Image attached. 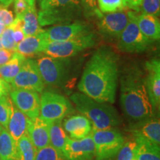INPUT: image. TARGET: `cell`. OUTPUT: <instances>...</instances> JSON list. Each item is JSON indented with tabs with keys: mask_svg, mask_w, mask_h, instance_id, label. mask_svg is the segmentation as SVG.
<instances>
[{
	"mask_svg": "<svg viewBox=\"0 0 160 160\" xmlns=\"http://www.w3.org/2000/svg\"><path fill=\"white\" fill-rule=\"evenodd\" d=\"M119 77V57L109 47L102 46L86 64L78 89L99 102L113 104Z\"/></svg>",
	"mask_w": 160,
	"mask_h": 160,
	"instance_id": "cell-1",
	"label": "cell"
},
{
	"mask_svg": "<svg viewBox=\"0 0 160 160\" xmlns=\"http://www.w3.org/2000/svg\"><path fill=\"white\" fill-rule=\"evenodd\" d=\"M145 76L137 65L125 67L120 76V105L132 122L155 115L146 90Z\"/></svg>",
	"mask_w": 160,
	"mask_h": 160,
	"instance_id": "cell-2",
	"label": "cell"
},
{
	"mask_svg": "<svg viewBox=\"0 0 160 160\" xmlns=\"http://www.w3.org/2000/svg\"><path fill=\"white\" fill-rule=\"evenodd\" d=\"M71 100L77 111L91 121L93 129L113 128L122 123L117 109L111 104L99 102L82 93H73Z\"/></svg>",
	"mask_w": 160,
	"mask_h": 160,
	"instance_id": "cell-3",
	"label": "cell"
},
{
	"mask_svg": "<svg viewBox=\"0 0 160 160\" xmlns=\"http://www.w3.org/2000/svg\"><path fill=\"white\" fill-rule=\"evenodd\" d=\"M40 26L77 21L83 14L79 0H42L37 13Z\"/></svg>",
	"mask_w": 160,
	"mask_h": 160,
	"instance_id": "cell-4",
	"label": "cell"
},
{
	"mask_svg": "<svg viewBox=\"0 0 160 160\" xmlns=\"http://www.w3.org/2000/svg\"><path fill=\"white\" fill-rule=\"evenodd\" d=\"M37 62L45 85L62 87L67 82L73 65L70 58H55L46 55Z\"/></svg>",
	"mask_w": 160,
	"mask_h": 160,
	"instance_id": "cell-5",
	"label": "cell"
},
{
	"mask_svg": "<svg viewBox=\"0 0 160 160\" xmlns=\"http://www.w3.org/2000/svg\"><path fill=\"white\" fill-rule=\"evenodd\" d=\"M94 143L95 160H111L114 158L125 142V137L119 130L108 128L92 129Z\"/></svg>",
	"mask_w": 160,
	"mask_h": 160,
	"instance_id": "cell-6",
	"label": "cell"
},
{
	"mask_svg": "<svg viewBox=\"0 0 160 160\" xmlns=\"http://www.w3.org/2000/svg\"><path fill=\"white\" fill-rule=\"evenodd\" d=\"M97 38L94 32L84 37L66 41L48 42L43 53L55 58H71L86 49L97 45Z\"/></svg>",
	"mask_w": 160,
	"mask_h": 160,
	"instance_id": "cell-7",
	"label": "cell"
},
{
	"mask_svg": "<svg viewBox=\"0 0 160 160\" xmlns=\"http://www.w3.org/2000/svg\"><path fill=\"white\" fill-rule=\"evenodd\" d=\"M128 23L117 41V48L119 51L129 53H139L147 51L152 43L140 31L133 12H128Z\"/></svg>",
	"mask_w": 160,
	"mask_h": 160,
	"instance_id": "cell-8",
	"label": "cell"
},
{
	"mask_svg": "<svg viewBox=\"0 0 160 160\" xmlns=\"http://www.w3.org/2000/svg\"><path fill=\"white\" fill-rule=\"evenodd\" d=\"M74 111L73 105L64 96L53 91H45L40 97L39 117L48 121L62 120Z\"/></svg>",
	"mask_w": 160,
	"mask_h": 160,
	"instance_id": "cell-9",
	"label": "cell"
},
{
	"mask_svg": "<svg viewBox=\"0 0 160 160\" xmlns=\"http://www.w3.org/2000/svg\"><path fill=\"white\" fill-rule=\"evenodd\" d=\"M12 89H25L42 93L45 88L36 59H26L19 73L11 82Z\"/></svg>",
	"mask_w": 160,
	"mask_h": 160,
	"instance_id": "cell-10",
	"label": "cell"
},
{
	"mask_svg": "<svg viewBox=\"0 0 160 160\" xmlns=\"http://www.w3.org/2000/svg\"><path fill=\"white\" fill-rule=\"evenodd\" d=\"M48 42L66 41L77 39L92 33V25L86 22L77 21L73 22L53 25L45 30Z\"/></svg>",
	"mask_w": 160,
	"mask_h": 160,
	"instance_id": "cell-11",
	"label": "cell"
},
{
	"mask_svg": "<svg viewBox=\"0 0 160 160\" xmlns=\"http://www.w3.org/2000/svg\"><path fill=\"white\" fill-rule=\"evenodd\" d=\"M99 19V33L108 42H117L128 23V16L123 11L103 13Z\"/></svg>",
	"mask_w": 160,
	"mask_h": 160,
	"instance_id": "cell-12",
	"label": "cell"
},
{
	"mask_svg": "<svg viewBox=\"0 0 160 160\" xmlns=\"http://www.w3.org/2000/svg\"><path fill=\"white\" fill-rule=\"evenodd\" d=\"M13 105L20 111L33 119L39 116L40 96L34 91L25 89H12L9 93Z\"/></svg>",
	"mask_w": 160,
	"mask_h": 160,
	"instance_id": "cell-13",
	"label": "cell"
},
{
	"mask_svg": "<svg viewBox=\"0 0 160 160\" xmlns=\"http://www.w3.org/2000/svg\"><path fill=\"white\" fill-rule=\"evenodd\" d=\"M62 155L67 160L94 159V143L91 132L81 139H72L68 137Z\"/></svg>",
	"mask_w": 160,
	"mask_h": 160,
	"instance_id": "cell-14",
	"label": "cell"
},
{
	"mask_svg": "<svg viewBox=\"0 0 160 160\" xmlns=\"http://www.w3.org/2000/svg\"><path fill=\"white\" fill-rule=\"evenodd\" d=\"M146 90L153 111L157 113L160 107V62L159 59L146 62L145 65Z\"/></svg>",
	"mask_w": 160,
	"mask_h": 160,
	"instance_id": "cell-15",
	"label": "cell"
},
{
	"mask_svg": "<svg viewBox=\"0 0 160 160\" xmlns=\"http://www.w3.org/2000/svg\"><path fill=\"white\" fill-rule=\"evenodd\" d=\"M127 131L134 137H141L152 142L160 144V122L157 116L132 122Z\"/></svg>",
	"mask_w": 160,
	"mask_h": 160,
	"instance_id": "cell-16",
	"label": "cell"
},
{
	"mask_svg": "<svg viewBox=\"0 0 160 160\" xmlns=\"http://www.w3.org/2000/svg\"><path fill=\"white\" fill-rule=\"evenodd\" d=\"M51 122L39 116L30 121L28 134L37 151L50 145L49 131Z\"/></svg>",
	"mask_w": 160,
	"mask_h": 160,
	"instance_id": "cell-17",
	"label": "cell"
},
{
	"mask_svg": "<svg viewBox=\"0 0 160 160\" xmlns=\"http://www.w3.org/2000/svg\"><path fill=\"white\" fill-rule=\"evenodd\" d=\"M48 42V40L46 37L45 30L41 29L34 35L25 37L17 44L16 52H18L25 57H32L39 53H43Z\"/></svg>",
	"mask_w": 160,
	"mask_h": 160,
	"instance_id": "cell-18",
	"label": "cell"
},
{
	"mask_svg": "<svg viewBox=\"0 0 160 160\" xmlns=\"http://www.w3.org/2000/svg\"><path fill=\"white\" fill-rule=\"evenodd\" d=\"M63 128L72 139H81L91 133L93 127L91 121L83 115L68 117L63 122Z\"/></svg>",
	"mask_w": 160,
	"mask_h": 160,
	"instance_id": "cell-19",
	"label": "cell"
},
{
	"mask_svg": "<svg viewBox=\"0 0 160 160\" xmlns=\"http://www.w3.org/2000/svg\"><path fill=\"white\" fill-rule=\"evenodd\" d=\"M30 121L31 119H29L25 113L20 111L13 105L11 117L6 130L8 131L10 135L16 142L28 132Z\"/></svg>",
	"mask_w": 160,
	"mask_h": 160,
	"instance_id": "cell-20",
	"label": "cell"
},
{
	"mask_svg": "<svg viewBox=\"0 0 160 160\" xmlns=\"http://www.w3.org/2000/svg\"><path fill=\"white\" fill-rule=\"evenodd\" d=\"M133 13L140 31L152 41L159 40L160 37V23L158 17L146 13H142L140 15Z\"/></svg>",
	"mask_w": 160,
	"mask_h": 160,
	"instance_id": "cell-21",
	"label": "cell"
},
{
	"mask_svg": "<svg viewBox=\"0 0 160 160\" xmlns=\"http://www.w3.org/2000/svg\"><path fill=\"white\" fill-rule=\"evenodd\" d=\"M134 138L137 142L136 159L160 160V149L159 145L141 137Z\"/></svg>",
	"mask_w": 160,
	"mask_h": 160,
	"instance_id": "cell-22",
	"label": "cell"
},
{
	"mask_svg": "<svg viewBox=\"0 0 160 160\" xmlns=\"http://www.w3.org/2000/svg\"><path fill=\"white\" fill-rule=\"evenodd\" d=\"M25 59L26 57L23 55L20 54L18 52H14L8 62L0 66V78L5 80L6 82L11 84L19 73Z\"/></svg>",
	"mask_w": 160,
	"mask_h": 160,
	"instance_id": "cell-23",
	"label": "cell"
},
{
	"mask_svg": "<svg viewBox=\"0 0 160 160\" xmlns=\"http://www.w3.org/2000/svg\"><path fill=\"white\" fill-rule=\"evenodd\" d=\"M68 136L64 131L62 120H56L51 122L49 131L50 145L62 154V149Z\"/></svg>",
	"mask_w": 160,
	"mask_h": 160,
	"instance_id": "cell-24",
	"label": "cell"
},
{
	"mask_svg": "<svg viewBox=\"0 0 160 160\" xmlns=\"http://www.w3.org/2000/svg\"><path fill=\"white\" fill-rule=\"evenodd\" d=\"M19 19L22 22V31L25 37L34 35L41 30L36 6H29L25 13Z\"/></svg>",
	"mask_w": 160,
	"mask_h": 160,
	"instance_id": "cell-25",
	"label": "cell"
},
{
	"mask_svg": "<svg viewBox=\"0 0 160 160\" xmlns=\"http://www.w3.org/2000/svg\"><path fill=\"white\" fill-rule=\"evenodd\" d=\"M37 152L28 132L17 142L16 160H35Z\"/></svg>",
	"mask_w": 160,
	"mask_h": 160,
	"instance_id": "cell-26",
	"label": "cell"
},
{
	"mask_svg": "<svg viewBox=\"0 0 160 160\" xmlns=\"http://www.w3.org/2000/svg\"><path fill=\"white\" fill-rule=\"evenodd\" d=\"M17 142L4 128L0 133V160H16Z\"/></svg>",
	"mask_w": 160,
	"mask_h": 160,
	"instance_id": "cell-27",
	"label": "cell"
},
{
	"mask_svg": "<svg viewBox=\"0 0 160 160\" xmlns=\"http://www.w3.org/2000/svg\"><path fill=\"white\" fill-rule=\"evenodd\" d=\"M137 142L133 136L125 140L122 147L117 153V160H133L136 159Z\"/></svg>",
	"mask_w": 160,
	"mask_h": 160,
	"instance_id": "cell-28",
	"label": "cell"
},
{
	"mask_svg": "<svg viewBox=\"0 0 160 160\" xmlns=\"http://www.w3.org/2000/svg\"><path fill=\"white\" fill-rule=\"evenodd\" d=\"M12 106L13 103L8 96L0 98V125L5 129H7L11 117Z\"/></svg>",
	"mask_w": 160,
	"mask_h": 160,
	"instance_id": "cell-29",
	"label": "cell"
},
{
	"mask_svg": "<svg viewBox=\"0 0 160 160\" xmlns=\"http://www.w3.org/2000/svg\"><path fill=\"white\" fill-rule=\"evenodd\" d=\"M83 15L86 18L97 17L100 19L103 13L98 8L97 0H79Z\"/></svg>",
	"mask_w": 160,
	"mask_h": 160,
	"instance_id": "cell-30",
	"label": "cell"
},
{
	"mask_svg": "<svg viewBox=\"0 0 160 160\" xmlns=\"http://www.w3.org/2000/svg\"><path fill=\"white\" fill-rule=\"evenodd\" d=\"M35 160H67L65 157L51 145L37 151Z\"/></svg>",
	"mask_w": 160,
	"mask_h": 160,
	"instance_id": "cell-31",
	"label": "cell"
},
{
	"mask_svg": "<svg viewBox=\"0 0 160 160\" xmlns=\"http://www.w3.org/2000/svg\"><path fill=\"white\" fill-rule=\"evenodd\" d=\"M99 11L102 13L123 11L122 0H97Z\"/></svg>",
	"mask_w": 160,
	"mask_h": 160,
	"instance_id": "cell-32",
	"label": "cell"
},
{
	"mask_svg": "<svg viewBox=\"0 0 160 160\" xmlns=\"http://www.w3.org/2000/svg\"><path fill=\"white\" fill-rule=\"evenodd\" d=\"M140 8L142 11V13L159 17L160 0H142Z\"/></svg>",
	"mask_w": 160,
	"mask_h": 160,
	"instance_id": "cell-33",
	"label": "cell"
},
{
	"mask_svg": "<svg viewBox=\"0 0 160 160\" xmlns=\"http://www.w3.org/2000/svg\"><path fill=\"white\" fill-rule=\"evenodd\" d=\"M2 43L3 48L10 50V51H16L17 44H16L13 36V28L11 25L5 28L2 34L1 35Z\"/></svg>",
	"mask_w": 160,
	"mask_h": 160,
	"instance_id": "cell-34",
	"label": "cell"
},
{
	"mask_svg": "<svg viewBox=\"0 0 160 160\" xmlns=\"http://www.w3.org/2000/svg\"><path fill=\"white\" fill-rule=\"evenodd\" d=\"M14 17L13 13L7 8L0 6V24L8 27L13 23Z\"/></svg>",
	"mask_w": 160,
	"mask_h": 160,
	"instance_id": "cell-35",
	"label": "cell"
},
{
	"mask_svg": "<svg viewBox=\"0 0 160 160\" xmlns=\"http://www.w3.org/2000/svg\"><path fill=\"white\" fill-rule=\"evenodd\" d=\"M14 2V11L16 17L21 18L25 11L28 8L29 5L25 0H13Z\"/></svg>",
	"mask_w": 160,
	"mask_h": 160,
	"instance_id": "cell-36",
	"label": "cell"
},
{
	"mask_svg": "<svg viewBox=\"0 0 160 160\" xmlns=\"http://www.w3.org/2000/svg\"><path fill=\"white\" fill-rule=\"evenodd\" d=\"M14 52L13 51H10V50H7L5 48L0 49V66L5 65L6 62L11 59Z\"/></svg>",
	"mask_w": 160,
	"mask_h": 160,
	"instance_id": "cell-37",
	"label": "cell"
},
{
	"mask_svg": "<svg viewBox=\"0 0 160 160\" xmlns=\"http://www.w3.org/2000/svg\"><path fill=\"white\" fill-rule=\"evenodd\" d=\"M11 90V87L10 84L0 78V98L8 96Z\"/></svg>",
	"mask_w": 160,
	"mask_h": 160,
	"instance_id": "cell-38",
	"label": "cell"
},
{
	"mask_svg": "<svg viewBox=\"0 0 160 160\" xmlns=\"http://www.w3.org/2000/svg\"><path fill=\"white\" fill-rule=\"evenodd\" d=\"M142 0H127V7L135 11H139Z\"/></svg>",
	"mask_w": 160,
	"mask_h": 160,
	"instance_id": "cell-39",
	"label": "cell"
},
{
	"mask_svg": "<svg viewBox=\"0 0 160 160\" xmlns=\"http://www.w3.org/2000/svg\"><path fill=\"white\" fill-rule=\"evenodd\" d=\"M13 0H0V6H3V7H8L13 2Z\"/></svg>",
	"mask_w": 160,
	"mask_h": 160,
	"instance_id": "cell-40",
	"label": "cell"
},
{
	"mask_svg": "<svg viewBox=\"0 0 160 160\" xmlns=\"http://www.w3.org/2000/svg\"><path fill=\"white\" fill-rule=\"evenodd\" d=\"M25 1L27 2L30 7H32V6H35L36 0H25Z\"/></svg>",
	"mask_w": 160,
	"mask_h": 160,
	"instance_id": "cell-41",
	"label": "cell"
},
{
	"mask_svg": "<svg viewBox=\"0 0 160 160\" xmlns=\"http://www.w3.org/2000/svg\"><path fill=\"white\" fill-rule=\"evenodd\" d=\"M5 28H6V27H5V25H1V24H0V36H1L2 34L3 31H5Z\"/></svg>",
	"mask_w": 160,
	"mask_h": 160,
	"instance_id": "cell-42",
	"label": "cell"
},
{
	"mask_svg": "<svg viewBox=\"0 0 160 160\" xmlns=\"http://www.w3.org/2000/svg\"><path fill=\"white\" fill-rule=\"evenodd\" d=\"M122 3H123V5H124V8H128L127 7V0H122Z\"/></svg>",
	"mask_w": 160,
	"mask_h": 160,
	"instance_id": "cell-43",
	"label": "cell"
},
{
	"mask_svg": "<svg viewBox=\"0 0 160 160\" xmlns=\"http://www.w3.org/2000/svg\"><path fill=\"white\" fill-rule=\"evenodd\" d=\"M3 46H2V39H1V36H0V49H2Z\"/></svg>",
	"mask_w": 160,
	"mask_h": 160,
	"instance_id": "cell-44",
	"label": "cell"
},
{
	"mask_svg": "<svg viewBox=\"0 0 160 160\" xmlns=\"http://www.w3.org/2000/svg\"><path fill=\"white\" fill-rule=\"evenodd\" d=\"M4 129V128L2 127V126L1 125H0V133H2V130Z\"/></svg>",
	"mask_w": 160,
	"mask_h": 160,
	"instance_id": "cell-45",
	"label": "cell"
},
{
	"mask_svg": "<svg viewBox=\"0 0 160 160\" xmlns=\"http://www.w3.org/2000/svg\"><path fill=\"white\" fill-rule=\"evenodd\" d=\"M38 1H39V2H42V0H38Z\"/></svg>",
	"mask_w": 160,
	"mask_h": 160,
	"instance_id": "cell-46",
	"label": "cell"
},
{
	"mask_svg": "<svg viewBox=\"0 0 160 160\" xmlns=\"http://www.w3.org/2000/svg\"><path fill=\"white\" fill-rule=\"evenodd\" d=\"M133 160H137V159H133Z\"/></svg>",
	"mask_w": 160,
	"mask_h": 160,
	"instance_id": "cell-47",
	"label": "cell"
}]
</instances>
